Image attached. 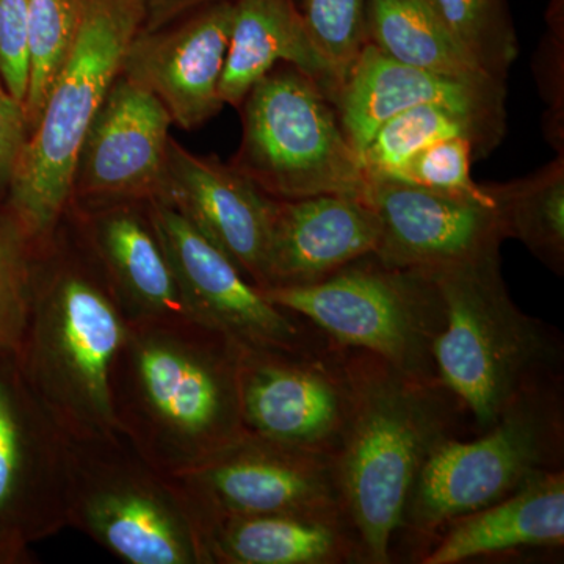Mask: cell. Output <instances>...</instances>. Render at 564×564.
<instances>
[{
	"label": "cell",
	"mask_w": 564,
	"mask_h": 564,
	"mask_svg": "<svg viewBox=\"0 0 564 564\" xmlns=\"http://www.w3.org/2000/svg\"><path fill=\"white\" fill-rule=\"evenodd\" d=\"M240 350L196 321L131 325L110 377L118 432L165 475L217 454L247 433Z\"/></svg>",
	"instance_id": "obj_1"
},
{
	"label": "cell",
	"mask_w": 564,
	"mask_h": 564,
	"mask_svg": "<svg viewBox=\"0 0 564 564\" xmlns=\"http://www.w3.org/2000/svg\"><path fill=\"white\" fill-rule=\"evenodd\" d=\"M355 404L334 458L340 496L367 564L395 562L411 489L444 441L466 436V408L440 378L402 372L378 356L348 348Z\"/></svg>",
	"instance_id": "obj_2"
},
{
	"label": "cell",
	"mask_w": 564,
	"mask_h": 564,
	"mask_svg": "<svg viewBox=\"0 0 564 564\" xmlns=\"http://www.w3.org/2000/svg\"><path fill=\"white\" fill-rule=\"evenodd\" d=\"M131 323L90 247L57 231L36 251L31 311L17 361L22 380L69 437L118 432L110 377Z\"/></svg>",
	"instance_id": "obj_3"
},
{
	"label": "cell",
	"mask_w": 564,
	"mask_h": 564,
	"mask_svg": "<svg viewBox=\"0 0 564 564\" xmlns=\"http://www.w3.org/2000/svg\"><path fill=\"white\" fill-rule=\"evenodd\" d=\"M426 272L444 304L433 351L437 378L466 408L475 433L485 432L530 386L562 375V340L519 310L499 254Z\"/></svg>",
	"instance_id": "obj_4"
},
{
	"label": "cell",
	"mask_w": 564,
	"mask_h": 564,
	"mask_svg": "<svg viewBox=\"0 0 564 564\" xmlns=\"http://www.w3.org/2000/svg\"><path fill=\"white\" fill-rule=\"evenodd\" d=\"M143 20L140 0H87L79 35L10 174L11 217L36 245L57 231L82 143Z\"/></svg>",
	"instance_id": "obj_5"
},
{
	"label": "cell",
	"mask_w": 564,
	"mask_h": 564,
	"mask_svg": "<svg viewBox=\"0 0 564 564\" xmlns=\"http://www.w3.org/2000/svg\"><path fill=\"white\" fill-rule=\"evenodd\" d=\"M563 456L560 375L525 389L491 429L473 440L444 441L429 456L411 489L399 538L421 562L445 525L563 469Z\"/></svg>",
	"instance_id": "obj_6"
},
{
	"label": "cell",
	"mask_w": 564,
	"mask_h": 564,
	"mask_svg": "<svg viewBox=\"0 0 564 564\" xmlns=\"http://www.w3.org/2000/svg\"><path fill=\"white\" fill-rule=\"evenodd\" d=\"M68 440V527L128 564H209L184 497L120 432Z\"/></svg>",
	"instance_id": "obj_7"
},
{
	"label": "cell",
	"mask_w": 564,
	"mask_h": 564,
	"mask_svg": "<svg viewBox=\"0 0 564 564\" xmlns=\"http://www.w3.org/2000/svg\"><path fill=\"white\" fill-rule=\"evenodd\" d=\"M261 291L340 347L370 352L413 377L437 378L433 351L444 304L426 270L369 254L315 284Z\"/></svg>",
	"instance_id": "obj_8"
},
{
	"label": "cell",
	"mask_w": 564,
	"mask_h": 564,
	"mask_svg": "<svg viewBox=\"0 0 564 564\" xmlns=\"http://www.w3.org/2000/svg\"><path fill=\"white\" fill-rule=\"evenodd\" d=\"M234 169L280 202L322 195L367 198L369 181L334 104L299 69H273L243 99Z\"/></svg>",
	"instance_id": "obj_9"
},
{
	"label": "cell",
	"mask_w": 564,
	"mask_h": 564,
	"mask_svg": "<svg viewBox=\"0 0 564 564\" xmlns=\"http://www.w3.org/2000/svg\"><path fill=\"white\" fill-rule=\"evenodd\" d=\"M243 430L336 458L350 425L355 383L347 347L323 339L296 350H240Z\"/></svg>",
	"instance_id": "obj_10"
},
{
	"label": "cell",
	"mask_w": 564,
	"mask_h": 564,
	"mask_svg": "<svg viewBox=\"0 0 564 564\" xmlns=\"http://www.w3.org/2000/svg\"><path fill=\"white\" fill-rule=\"evenodd\" d=\"M68 434L0 362V551L28 562L29 544L68 527Z\"/></svg>",
	"instance_id": "obj_11"
},
{
	"label": "cell",
	"mask_w": 564,
	"mask_h": 564,
	"mask_svg": "<svg viewBox=\"0 0 564 564\" xmlns=\"http://www.w3.org/2000/svg\"><path fill=\"white\" fill-rule=\"evenodd\" d=\"M169 477L202 530L223 518L345 510L333 458L250 433Z\"/></svg>",
	"instance_id": "obj_12"
},
{
	"label": "cell",
	"mask_w": 564,
	"mask_h": 564,
	"mask_svg": "<svg viewBox=\"0 0 564 564\" xmlns=\"http://www.w3.org/2000/svg\"><path fill=\"white\" fill-rule=\"evenodd\" d=\"M148 210L196 322L247 350H296L325 339L302 317L270 302L180 212L158 199Z\"/></svg>",
	"instance_id": "obj_13"
},
{
	"label": "cell",
	"mask_w": 564,
	"mask_h": 564,
	"mask_svg": "<svg viewBox=\"0 0 564 564\" xmlns=\"http://www.w3.org/2000/svg\"><path fill=\"white\" fill-rule=\"evenodd\" d=\"M172 122L150 90L120 73L82 143L73 193L93 207L158 198Z\"/></svg>",
	"instance_id": "obj_14"
},
{
	"label": "cell",
	"mask_w": 564,
	"mask_h": 564,
	"mask_svg": "<svg viewBox=\"0 0 564 564\" xmlns=\"http://www.w3.org/2000/svg\"><path fill=\"white\" fill-rule=\"evenodd\" d=\"M367 203L380 218L375 256L400 269L436 270L499 254L505 239L488 199L370 182Z\"/></svg>",
	"instance_id": "obj_15"
},
{
	"label": "cell",
	"mask_w": 564,
	"mask_h": 564,
	"mask_svg": "<svg viewBox=\"0 0 564 564\" xmlns=\"http://www.w3.org/2000/svg\"><path fill=\"white\" fill-rule=\"evenodd\" d=\"M155 199L180 212L236 263L248 281L265 288L276 199L250 177L234 166L193 155L170 140L165 174Z\"/></svg>",
	"instance_id": "obj_16"
},
{
	"label": "cell",
	"mask_w": 564,
	"mask_h": 564,
	"mask_svg": "<svg viewBox=\"0 0 564 564\" xmlns=\"http://www.w3.org/2000/svg\"><path fill=\"white\" fill-rule=\"evenodd\" d=\"M234 2L204 7L172 31L135 36L121 74L150 90L184 131L199 128L225 106L220 80L231 36Z\"/></svg>",
	"instance_id": "obj_17"
},
{
	"label": "cell",
	"mask_w": 564,
	"mask_h": 564,
	"mask_svg": "<svg viewBox=\"0 0 564 564\" xmlns=\"http://www.w3.org/2000/svg\"><path fill=\"white\" fill-rule=\"evenodd\" d=\"M507 82L459 79L393 61L367 41L345 77L336 110L348 143L361 158L375 132L395 115L440 104L507 122Z\"/></svg>",
	"instance_id": "obj_18"
},
{
	"label": "cell",
	"mask_w": 564,
	"mask_h": 564,
	"mask_svg": "<svg viewBox=\"0 0 564 564\" xmlns=\"http://www.w3.org/2000/svg\"><path fill=\"white\" fill-rule=\"evenodd\" d=\"M381 225L367 199L322 195L274 206L265 288L326 280L348 263L375 254Z\"/></svg>",
	"instance_id": "obj_19"
},
{
	"label": "cell",
	"mask_w": 564,
	"mask_h": 564,
	"mask_svg": "<svg viewBox=\"0 0 564 564\" xmlns=\"http://www.w3.org/2000/svg\"><path fill=\"white\" fill-rule=\"evenodd\" d=\"M131 203L96 207L88 217V243L131 325L195 321L163 250L150 210Z\"/></svg>",
	"instance_id": "obj_20"
},
{
	"label": "cell",
	"mask_w": 564,
	"mask_h": 564,
	"mask_svg": "<svg viewBox=\"0 0 564 564\" xmlns=\"http://www.w3.org/2000/svg\"><path fill=\"white\" fill-rule=\"evenodd\" d=\"M564 547V470L540 475L499 502L444 527L422 564H462L477 558Z\"/></svg>",
	"instance_id": "obj_21"
},
{
	"label": "cell",
	"mask_w": 564,
	"mask_h": 564,
	"mask_svg": "<svg viewBox=\"0 0 564 564\" xmlns=\"http://www.w3.org/2000/svg\"><path fill=\"white\" fill-rule=\"evenodd\" d=\"M203 536L209 564L366 563L345 510L223 518Z\"/></svg>",
	"instance_id": "obj_22"
},
{
	"label": "cell",
	"mask_w": 564,
	"mask_h": 564,
	"mask_svg": "<svg viewBox=\"0 0 564 564\" xmlns=\"http://www.w3.org/2000/svg\"><path fill=\"white\" fill-rule=\"evenodd\" d=\"M280 63L310 77L336 106L343 82L315 47L295 0H236L220 80L223 102L240 106Z\"/></svg>",
	"instance_id": "obj_23"
},
{
	"label": "cell",
	"mask_w": 564,
	"mask_h": 564,
	"mask_svg": "<svg viewBox=\"0 0 564 564\" xmlns=\"http://www.w3.org/2000/svg\"><path fill=\"white\" fill-rule=\"evenodd\" d=\"M367 40L414 68L459 79H494L459 46L429 0H369Z\"/></svg>",
	"instance_id": "obj_24"
},
{
	"label": "cell",
	"mask_w": 564,
	"mask_h": 564,
	"mask_svg": "<svg viewBox=\"0 0 564 564\" xmlns=\"http://www.w3.org/2000/svg\"><path fill=\"white\" fill-rule=\"evenodd\" d=\"M505 129L507 122L440 104H422L386 121L375 132L359 161L369 184L389 181L417 152L441 140L469 139L477 148L478 158H485L503 139Z\"/></svg>",
	"instance_id": "obj_25"
},
{
	"label": "cell",
	"mask_w": 564,
	"mask_h": 564,
	"mask_svg": "<svg viewBox=\"0 0 564 564\" xmlns=\"http://www.w3.org/2000/svg\"><path fill=\"white\" fill-rule=\"evenodd\" d=\"M499 215L505 239L521 240L534 258L564 272V165H551L525 180L485 185Z\"/></svg>",
	"instance_id": "obj_26"
},
{
	"label": "cell",
	"mask_w": 564,
	"mask_h": 564,
	"mask_svg": "<svg viewBox=\"0 0 564 564\" xmlns=\"http://www.w3.org/2000/svg\"><path fill=\"white\" fill-rule=\"evenodd\" d=\"M87 0H29V85L24 101L29 132L39 121L47 93L68 61Z\"/></svg>",
	"instance_id": "obj_27"
},
{
	"label": "cell",
	"mask_w": 564,
	"mask_h": 564,
	"mask_svg": "<svg viewBox=\"0 0 564 564\" xmlns=\"http://www.w3.org/2000/svg\"><path fill=\"white\" fill-rule=\"evenodd\" d=\"M448 32L494 79L507 82L519 55L508 0H429Z\"/></svg>",
	"instance_id": "obj_28"
},
{
	"label": "cell",
	"mask_w": 564,
	"mask_h": 564,
	"mask_svg": "<svg viewBox=\"0 0 564 564\" xmlns=\"http://www.w3.org/2000/svg\"><path fill=\"white\" fill-rule=\"evenodd\" d=\"M39 245L29 239L9 210L0 212V362L20 352Z\"/></svg>",
	"instance_id": "obj_29"
},
{
	"label": "cell",
	"mask_w": 564,
	"mask_h": 564,
	"mask_svg": "<svg viewBox=\"0 0 564 564\" xmlns=\"http://www.w3.org/2000/svg\"><path fill=\"white\" fill-rule=\"evenodd\" d=\"M369 0H303V20L339 80H345L367 41Z\"/></svg>",
	"instance_id": "obj_30"
},
{
	"label": "cell",
	"mask_w": 564,
	"mask_h": 564,
	"mask_svg": "<svg viewBox=\"0 0 564 564\" xmlns=\"http://www.w3.org/2000/svg\"><path fill=\"white\" fill-rule=\"evenodd\" d=\"M474 158H478L477 148L469 139L455 137L436 141L432 147L417 152L399 173L386 182L488 199L489 193L485 185H478L470 176Z\"/></svg>",
	"instance_id": "obj_31"
},
{
	"label": "cell",
	"mask_w": 564,
	"mask_h": 564,
	"mask_svg": "<svg viewBox=\"0 0 564 564\" xmlns=\"http://www.w3.org/2000/svg\"><path fill=\"white\" fill-rule=\"evenodd\" d=\"M29 0H0V77L24 107L29 85Z\"/></svg>",
	"instance_id": "obj_32"
},
{
	"label": "cell",
	"mask_w": 564,
	"mask_h": 564,
	"mask_svg": "<svg viewBox=\"0 0 564 564\" xmlns=\"http://www.w3.org/2000/svg\"><path fill=\"white\" fill-rule=\"evenodd\" d=\"M28 133L24 107L11 96L0 77V185L10 181L11 170Z\"/></svg>",
	"instance_id": "obj_33"
},
{
	"label": "cell",
	"mask_w": 564,
	"mask_h": 564,
	"mask_svg": "<svg viewBox=\"0 0 564 564\" xmlns=\"http://www.w3.org/2000/svg\"><path fill=\"white\" fill-rule=\"evenodd\" d=\"M217 2H236V0H140L143 14L150 17L151 28H154V24L161 25L163 22L172 20L174 14L181 13V11Z\"/></svg>",
	"instance_id": "obj_34"
},
{
	"label": "cell",
	"mask_w": 564,
	"mask_h": 564,
	"mask_svg": "<svg viewBox=\"0 0 564 564\" xmlns=\"http://www.w3.org/2000/svg\"><path fill=\"white\" fill-rule=\"evenodd\" d=\"M0 563H11V560L3 551H0Z\"/></svg>",
	"instance_id": "obj_35"
}]
</instances>
